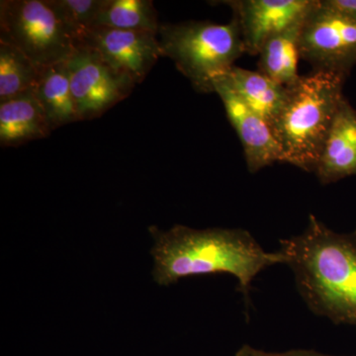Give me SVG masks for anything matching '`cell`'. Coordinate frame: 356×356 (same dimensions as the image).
I'll return each instance as SVG.
<instances>
[{
    "label": "cell",
    "instance_id": "6da1fadb",
    "mask_svg": "<svg viewBox=\"0 0 356 356\" xmlns=\"http://www.w3.org/2000/svg\"><path fill=\"white\" fill-rule=\"evenodd\" d=\"M154 240V280L161 286L189 276L226 273L238 280L245 307L252 281L264 269L285 264L280 250L268 252L245 229H196L175 225L168 231L149 227Z\"/></svg>",
    "mask_w": 356,
    "mask_h": 356
},
{
    "label": "cell",
    "instance_id": "7a4b0ae2",
    "mask_svg": "<svg viewBox=\"0 0 356 356\" xmlns=\"http://www.w3.org/2000/svg\"><path fill=\"white\" fill-rule=\"evenodd\" d=\"M280 245L309 310L334 325L356 327V229L337 233L310 215L301 234Z\"/></svg>",
    "mask_w": 356,
    "mask_h": 356
},
{
    "label": "cell",
    "instance_id": "3957f363",
    "mask_svg": "<svg viewBox=\"0 0 356 356\" xmlns=\"http://www.w3.org/2000/svg\"><path fill=\"white\" fill-rule=\"evenodd\" d=\"M346 76L314 70L286 88V100L270 129L283 163L315 172L334 117L344 99Z\"/></svg>",
    "mask_w": 356,
    "mask_h": 356
},
{
    "label": "cell",
    "instance_id": "277c9868",
    "mask_svg": "<svg viewBox=\"0 0 356 356\" xmlns=\"http://www.w3.org/2000/svg\"><path fill=\"white\" fill-rule=\"evenodd\" d=\"M161 56L170 58L198 92H214L213 81L245 54L235 17L227 24L210 21L165 23L159 27Z\"/></svg>",
    "mask_w": 356,
    "mask_h": 356
},
{
    "label": "cell",
    "instance_id": "5b68a950",
    "mask_svg": "<svg viewBox=\"0 0 356 356\" xmlns=\"http://www.w3.org/2000/svg\"><path fill=\"white\" fill-rule=\"evenodd\" d=\"M0 40L13 44L41 70L67 62L76 49L49 0H2Z\"/></svg>",
    "mask_w": 356,
    "mask_h": 356
},
{
    "label": "cell",
    "instance_id": "8992f818",
    "mask_svg": "<svg viewBox=\"0 0 356 356\" xmlns=\"http://www.w3.org/2000/svg\"><path fill=\"white\" fill-rule=\"evenodd\" d=\"M299 50L314 70L348 76L356 64V20L318 0L304 20Z\"/></svg>",
    "mask_w": 356,
    "mask_h": 356
},
{
    "label": "cell",
    "instance_id": "52a82bcc",
    "mask_svg": "<svg viewBox=\"0 0 356 356\" xmlns=\"http://www.w3.org/2000/svg\"><path fill=\"white\" fill-rule=\"evenodd\" d=\"M72 95L81 121L102 116L132 93L136 84L112 70L95 51L77 46L67 60Z\"/></svg>",
    "mask_w": 356,
    "mask_h": 356
},
{
    "label": "cell",
    "instance_id": "ba28073f",
    "mask_svg": "<svg viewBox=\"0 0 356 356\" xmlns=\"http://www.w3.org/2000/svg\"><path fill=\"white\" fill-rule=\"evenodd\" d=\"M81 44L92 49L112 70L135 84L143 83L163 57L158 34L151 32L97 27Z\"/></svg>",
    "mask_w": 356,
    "mask_h": 356
},
{
    "label": "cell",
    "instance_id": "9c48e42d",
    "mask_svg": "<svg viewBox=\"0 0 356 356\" xmlns=\"http://www.w3.org/2000/svg\"><path fill=\"white\" fill-rule=\"evenodd\" d=\"M240 25L245 53L259 55L261 47L274 35L301 22L318 0H227Z\"/></svg>",
    "mask_w": 356,
    "mask_h": 356
},
{
    "label": "cell",
    "instance_id": "30bf717a",
    "mask_svg": "<svg viewBox=\"0 0 356 356\" xmlns=\"http://www.w3.org/2000/svg\"><path fill=\"white\" fill-rule=\"evenodd\" d=\"M227 116L241 143L248 172L255 173L274 163H283L282 153L268 124L248 108L222 74L213 81Z\"/></svg>",
    "mask_w": 356,
    "mask_h": 356
},
{
    "label": "cell",
    "instance_id": "8fae6325",
    "mask_svg": "<svg viewBox=\"0 0 356 356\" xmlns=\"http://www.w3.org/2000/svg\"><path fill=\"white\" fill-rule=\"evenodd\" d=\"M323 185L356 175V110L344 98L315 170Z\"/></svg>",
    "mask_w": 356,
    "mask_h": 356
},
{
    "label": "cell",
    "instance_id": "7c38bea8",
    "mask_svg": "<svg viewBox=\"0 0 356 356\" xmlns=\"http://www.w3.org/2000/svg\"><path fill=\"white\" fill-rule=\"evenodd\" d=\"M50 122L33 90L0 102V145L19 147L44 139L51 132Z\"/></svg>",
    "mask_w": 356,
    "mask_h": 356
},
{
    "label": "cell",
    "instance_id": "4fadbf2b",
    "mask_svg": "<svg viewBox=\"0 0 356 356\" xmlns=\"http://www.w3.org/2000/svg\"><path fill=\"white\" fill-rule=\"evenodd\" d=\"M225 76L248 108L259 115L270 127L286 100V88L261 72L236 65L229 69Z\"/></svg>",
    "mask_w": 356,
    "mask_h": 356
},
{
    "label": "cell",
    "instance_id": "5bb4252c",
    "mask_svg": "<svg viewBox=\"0 0 356 356\" xmlns=\"http://www.w3.org/2000/svg\"><path fill=\"white\" fill-rule=\"evenodd\" d=\"M33 92L44 109L51 130L81 121L70 88L67 62L42 70Z\"/></svg>",
    "mask_w": 356,
    "mask_h": 356
},
{
    "label": "cell",
    "instance_id": "9a60e30c",
    "mask_svg": "<svg viewBox=\"0 0 356 356\" xmlns=\"http://www.w3.org/2000/svg\"><path fill=\"white\" fill-rule=\"evenodd\" d=\"M304 20L267 40L257 55L259 72L285 88L300 76L299 40Z\"/></svg>",
    "mask_w": 356,
    "mask_h": 356
},
{
    "label": "cell",
    "instance_id": "2e32d148",
    "mask_svg": "<svg viewBox=\"0 0 356 356\" xmlns=\"http://www.w3.org/2000/svg\"><path fill=\"white\" fill-rule=\"evenodd\" d=\"M161 23L152 0H103L95 28L159 34Z\"/></svg>",
    "mask_w": 356,
    "mask_h": 356
},
{
    "label": "cell",
    "instance_id": "e0dca14e",
    "mask_svg": "<svg viewBox=\"0 0 356 356\" xmlns=\"http://www.w3.org/2000/svg\"><path fill=\"white\" fill-rule=\"evenodd\" d=\"M40 74L41 70L22 51L0 40V102L33 90Z\"/></svg>",
    "mask_w": 356,
    "mask_h": 356
},
{
    "label": "cell",
    "instance_id": "ac0fdd59",
    "mask_svg": "<svg viewBox=\"0 0 356 356\" xmlns=\"http://www.w3.org/2000/svg\"><path fill=\"white\" fill-rule=\"evenodd\" d=\"M79 46L95 28L103 0H49Z\"/></svg>",
    "mask_w": 356,
    "mask_h": 356
},
{
    "label": "cell",
    "instance_id": "d6986e66",
    "mask_svg": "<svg viewBox=\"0 0 356 356\" xmlns=\"http://www.w3.org/2000/svg\"><path fill=\"white\" fill-rule=\"evenodd\" d=\"M235 356H337L325 355L313 350H290L286 351H266L243 344L238 348Z\"/></svg>",
    "mask_w": 356,
    "mask_h": 356
},
{
    "label": "cell",
    "instance_id": "ffe728a7",
    "mask_svg": "<svg viewBox=\"0 0 356 356\" xmlns=\"http://www.w3.org/2000/svg\"><path fill=\"white\" fill-rule=\"evenodd\" d=\"M325 6L356 20V0H323Z\"/></svg>",
    "mask_w": 356,
    "mask_h": 356
}]
</instances>
